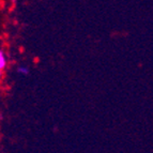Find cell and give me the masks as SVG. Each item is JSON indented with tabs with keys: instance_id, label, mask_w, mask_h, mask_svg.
Masks as SVG:
<instances>
[{
	"instance_id": "3",
	"label": "cell",
	"mask_w": 153,
	"mask_h": 153,
	"mask_svg": "<svg viewBox=\"0 0 153 153\" xmlns=\"http://www.w3.org/2000/svg\"><path fill=\"white\" fill-rule=\"evenodd\" d=\"M2 78V70H0V80Z\"/></svg>"
},
{
	"instance_id": "2",
	"label": "cell",
	"mask_w": 153,
	"mask_h": 153,
	"mask_svg": "<svg viewBox=\"0 0 153 153\" xmlns=\"http://www.w3.org/2000/svg\"><path fill=\"white\" fill-rule=\"evenodd\" d=\"M17 73L22 75H27V74H29V69L25 65H21L17 68Z\"/></svg>"
},
{
	"instance_id": "1",
	"label": "cell",
	"mask_w": 153,
	"mask_h": 153,
	"mask_svg": "<svg viewBox=\"0 0 153 153\" xmlns=\"http://www.w3.org/2000/svg\"><path fill=\"white\" fill-rule=\"evenodd\" d=\"M8 65V57L5 55L4 51L0 49V70H4Z\"/></svg>"
}]
</instances>
